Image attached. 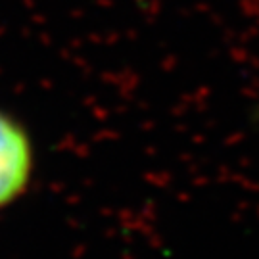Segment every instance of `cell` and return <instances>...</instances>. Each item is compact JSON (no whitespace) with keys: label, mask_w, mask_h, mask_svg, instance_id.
<instances>
[{"label":"cell","mask_w":259,"mask_h":259,"mask_svg":"<svg viewBox=\"0 0 259 259\" xmlns=\"http://www.w3.org/2000/svg\"><path fill=\"white\" fill-rule=\"evenodd\" d=\"M35 169L33 142L23 125L0 110V209L27 190Z\"/></svg>","instance_id":"1"}]
</instances>
